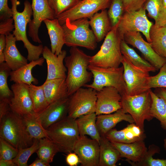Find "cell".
<instances>
[{"label": "cell", "mask_w": 166, "mask_h": 166, "mask_svg": "<svg viewBox=\"0 0 166 166\" xmlns=\"http://www.w3.org/2000/svg\"><path fill=\"white\" fill-rule=\"evenodd\" d=\"M69 53L64 60L67 69L65 81L69 97L90 81L93 77L88 71L91 56L77 47H71Z\"/></svg>", "instance_id": "obj_1"}, {"label": "cell", "mask_w": 166, "mask_h": 166, "mask_svg": "<svg viewBox=\"0 0 166 166\" xmlns=\"http://www.w3.org/2000/svg\"><path fill=\"white\" fill-rule=\"evenodd\" d=\"M11 3L14 29L13 34L17 41H22L24 47L27 51V59L30 61L39 59L42 54L44 47L42 44L35 45L29 40L26 34V27L31 21L33 15L32 5L27 0L24 2V8L22 12H19L17 9V6L20 4L18 0H10Z\"/></svg>", "instance_id": "obj_2"}, {"label": "cell", "mask_w": 166, "mask_h": 166, "mask_svg": "<svg viewBox=\"0 0 166 166\" xmlns=\"http://www.w3.org/2000/svg\"><path fill=\"white\" fill-rule=\"evenodd\" d=\"M0 137L18 149L31 146L34 140L27 132L23 117L11 111L0 120Z\"/></svg>", "instance_id": "obj_3"}, {"label": "cell", "mask_w": 166, "mask_h": 166, "mask_svg": "<svg viewBox=\"0 0 166 166\" xmlns=\"http://www.w3.org/2000/svg\"><path fill=\"white\" fill-rule=\"evenodd\" d=\"M118 24L112 28L104 38L99 50L91 56L90 65L101 68H118L121 63L123 55Z\"/></svg>", "instance_id": "obj_4"}, {"label": "cell", "mask_w": 166, "mask_h": 166, "mask_svg": "<svg viewBox=\"0 0 166 166\" xmlns=\"http://www.w3.org/2000/svg\"><path fill=\"white\" fill-rule=\"evenodd\" d=\"M89 19L83 18L72 21L66 19L62 25L65 36V44L69 47H81L94 50L97 42L89 28Z\"/></svg>", "instance_id": "obj_5"}, {"label": "cell", "mask_w": 166, "mask_h": 166, "mask_svg": "<svg viewBox=\"0 0 166 166\" xmlns=\"http://www.w3.org/2000/svg\"><path fill=\"white\" fill-rule=\"evenodd\" d=\"M48 138L57 146L59 152L73 151L80 137L76 119L67 116L46 129Z\"/></svg>", "instance_id": "obj_6"}, {"label": "cell", "mask_w": 166, "mask_h": 166, "mask_svg": "<svg viewBox=\"0 0 166 166\" xmlns=\"http://www.w3.org/2000/svg\"><path fill=\"white\" fill-rule=\"evenodd\" d=\"M121 96L122 109L132 116L137 125L144 130L145 121H150L153 118L151 113L152 99L149 89L137 95Z\"/></svg>", "instance_id": "obj_7"}, {"label": "cell", "mask_w": 166, "mask_h": 166, "mask_svg": "<svg viewBox=\"0 0 166 166\" xmlns=\"http://www.w3.org/2000/svg\"><path fill=\"white\" fill-rule=\"evenodd\" d=\"M88 69L93 78L92 83L84 85L97 91L105 87H113L117 89L122 96L126 93V86L123 77V66L118 68H101L90 65Z\"/></svg>", "instance_id": "obj_8"}, {"label": "cell", "mask_w": 166, "mask_h": 166, "mask_svg": "<svg viewBox=\"0 0 166 166\" xmlns=\"http://www.w3.org/2000/svg\"><path fill=\"white\" fill-rule=\"evenodd\" d=\"M97 91L81 87L69 97L67 116L76 119L85 114L95 113Z\"/></svg>", "instance_id": "obj_9"}, {"label": "cell", "mask_w": 166, "mask_h": 166, "mask_svg": "<svg viewBox=\"0 0 166 166\" xmlns=\"http://www.w3.org/2000/svg\"><path fill=\"white\" fill-rule=\"evenodd\" d=\"M146 10L142 7L135 11L124 12L117 26L120 36L123 40L124 35L132 31L142 33L147 42L150 43V30L154 24L148 18Z\"/></svg>", "instance_id": "obj_10"}, {"label": "cell", "mask_w": 166, "mask_h": 166, "mask_svg": "<svg viewBox=\"0 0 166 166\" xmlns=\"http://www.w3.org/2000/svg\"><path fill=\"white\" fill-rule=\"evenodd\" d=\"M121 64L124 68L123 77L126 86V93L133 96L149 90V72L136 67L123 56Z\"/></svg>", "instance_id": "obj_11"}, {"label": "cell", "mask_w": 166, "mask_h": 166, "mask_svg": "<svg viewBox=\"0 0 166 166\" xmlns=\"http://www.w3.org/2000/svg\"><path fill=\"white\" fill-rule=\"evenodd\" d=\"M111 0H81L75 6L56 17L62 26L66 19L72 21L79 18L89 19L99 11L110 6Z\"/></svg>", "instance_id": "obj_12"}, {"label": "cell", "mask_w": 166, "mask_h": 166, "mask_svg": "<svg viewBox=\"0 0 166 166\" xmlns=\"http://www.w3.org/2000/svg\"><path fill=\"white\" fill-rule=\"evenodd\" d=\"M31 5L33 18L28 24V35L34 42L41 43L38 31L42 22L46 19H53L56 16L48 0H32Z\"/></svg>", "instance_id": "obj_13"}, {"label": "cell", "mask_w": 166, "mask_h": 166, "mask_svg": "<svg viewBox=\"0 0 166 166\" xmlns=\"http://www.w3.org/2000/svg\"><path fill=\"white\" fill-rule=\"evenodd\" d=\"M123 40L128 44L138 49L144 59L158 70L166 63V59L158 54L151 44L145 41L140 32L132 31L125 33Z\"/></svg>", "instance_id": "obj_14"}, {"label": "cell", "mask_w": 166, "mask_h": 166, "mask_svg": "<svg viewBox=\"0 0 166 166\" xmlns=\"http://www.w3.org/2000/svg\"><path fill=\"white\" fill-rule=\"evenodd\" d=\"M73 151L78 156L82 166H99L100 145L95 140L80 136Z\"/></svg>", "instance_id": "obj_15"}, {"label": "cell", "mask_w": 166, "mask_h": 166, "mask_svg": "<svg viewBox=\"0 0 166 166\" xmlns=\"http://www.w3.org/2000/svg\"><path fill=\"white\" fill-rule=\"evenodd\" d=\"M122 96L113 87H105L97 91L95 113L97 115L113 113L122 109Z\"/></svg>", "instance_id": "obj_16"}, {"label": "cell", "mask_w": 166, "mask_h": 166, "mask_svg": "<svg viewBox=\"0 0 166 166\" xmlns=\"http://www.w3.org/2000/svg\"><path fill=\"white\" fill-rule=\"evenodd\" d=\"M13 96L10 105L12 112L22 116L34 113L29 93V85L14 83L10 87Z\"/></svg>", "instance_id": "obj_17"}, {"label": "cell", "mask_w": 166, "mask_h": 166, "mask_svg": "<svg viewBox=\"0 0 166 166\" xmlns=\"http://www.w3.org/2000/svg\"><path fill=\"white\" fill-rule=\"evenodd\" d=\"M69 97L49 104L36 116L46 129L68 115Z\"/></svg>", "instance_id": "obj_18"}, {"label": "cell", "mask_w": 166, "mask_h": 166, "mask_svg": "<svg viewBox=\"0 0 166 166\" xmlns=\"http://www.w3.org/2000/svg\"><path fill=\"white\" fill-rule=\"evenodd\" d=\"M42 54L47 65V73L45 81L57 78L65 79L67 69L63 63V61L66 57V51L62 50L57 55L53 53L47 46H45Z\"/></svg>", "instance_id": "obj_19"}, {"label": "cell", "mask_w": 166, "mask_h": 166, "mask_svg": "<svg viewBox=\"0 0 166 166\" xmlns=\"http://www.w3.org/2000/svg\"><path fill=\"white\" fill-rule=\"evenodd\" d=\"M144 131L135 123L128 124L123 129L113 128L105 135L110 142L130 143L144 140L146 137Z\"/></svg>", "instance_id": "obj_20"}, {"label": "cell", "mask_w": 166, "mask_h": 166, "mask_svg": "<svg viewBox=\"0 0 166 166\" xmlns=\"http://www.w3.org/2000/svg\"><path fill=\"white\" fill-rule=\"evenodd\" d=\"M111 142L119 152L121 158H125L130 164L140 161L148 149L143 140L130 143Z\"/></svg>", "instance_id": "obj_21"}, {"label": "cell", "mask_w": 166, "mask_h": 166, "mask_svg": "<svg viewBox=\"0 0 166 166\" xmlns=\"http://www.w3.org/2000/svg\"><path fill=\"white\" fill-rule=\"evenodd\" d=\"M123 121L130 124L134 123L132 116L121 109L111 113L97 115L96 125L101 136L105 135L117 124Z\"/></svg>", "instance_id": "obj_22"}, {"label": "cell", "mask_w": 166, "mask_h": 166, "mask_svg": "<svg viewBox=\"0 0 166 166\" xmlns=\"http://www.w3.org/2000/svg\"><path fill=\"white\" fill-rule=\"evenodd\" d=\"M6 45L4 51L5 62L12 71L15 70L28 63V59L18 50L16 44L17 41L13 34L6 36Z\"/></svg>", "instance_id": "obj_23"}, {"label": "cell", "mask_w": 166, "mask_h": 166, "mask_svg": "<svg viewBox=\"0 0 166 166\" xmlns=\"http://www.w3.org/2000/svg\"><path fill=\"white\" fill-rule=\"evenodd\" d=\"M48 30L51 43V50L56 55H58L62 51L65 44V36L63 29L58 19H46L43 21Z\"/></svg>", "instance_id": "obj_24"}, {"label": "cell", "mask_w": 166, "mask_h": 166, "mask_svg": "<svg viewBox=\"0 0 166 166\" xmlns=\"http://www.w3.org/2000/svg\"><path fill=\"white\" fill-rule=\"evenodd\" d=\"M42 85L49 105L69 97L65 79L57 78L45 81Z\"/></svg>", "instance_id": "obj_25"}, {"label": "cell", "mask_w": 166, "mask_h": 166, "mask_svg": "<svg viewBox=\"0 0 166 166\" xmlns=\"http://www.w3.org/2000/svg\"><path fill=\"white\" fill-rule=\"evenodd\" d=\"M89 19V25L97 42L101 41L112 28L107 10L96 13Z\"/></svg>", "instance_id": "obj_26"}, {"label": "cell", "mask_w": 166, "mask_h": 166, "mask_svg": "<svg viewBox=\"0 0 166 166\" xmlns=\"http://www.w3.org/2000/svg\"><path fill=\"white\" fill-rule=\"evenodd\" d=\"M44 60L43 57H41L38 60L30 61L29 63L15 70L11 71L10 75V81L29 85L32 83L37 85L38 81L33 76L32 70L33 68L37 65L42 66Z\"/></svg>", "instance_id": "obj_27"}, {"label": "cell", "mask_w": 166, "mask_h": 166, "mask_svg": "<svg viewBox=\"0 0 166 166\" xmlns=\"http://www.w3.org/2000/svg\"><path fill=\"white\" fill-rule=\"evenodd\" d=\"M99 166H115L121 158L119 151L105 135L101 136L99 142Z\"/></svg>", "instance_id": "obj_28"}, {"label": "cell", "mask_w": 166, "mask_h": 166, "mask_svg": "<svg viewBox=\"0 0 166 166\" xmlns=\"http://www.w3.org/2000/svg\"><path fill=\"white\" fill-rule=\"evenodd\" d=\"M95 113L81 116L76 119L80 136L88 135L99 143L101 135L96 125Z\"/></svg>", "instance_id": "obj_29"}, {"label": "cell", "mask_w": 166, "mask_h": 166, "mask_svg": "<svg viewBox=\"0 0 166 166\" xmlns=\"http://www.w3.org/2000/svg\"><path fill=\"white\" fill-rule=\"evenodd\" d=\"M149 36L153 50L166 59V26H158L154 24L150 29Z\"/></svg>", "instance_id": "obj_30"}, {"label": "cell", "mask_w": 166, "mask_h": 166, "mask_svg": "<svg viewBox=\"0 0 166 166\" xmlns=\"http://www.w3.org/2000/svg\"><path fill=\"white\" fill-rule=\"evenodd\" d=\"M121 52L124 57L135 66L148 72H154L157 69L150 63L140 56L124 40L120 43Z\"/></svg>", "instance_id": "obj_31"}, {"label": "cell", "mask_w": 166, "mask_h": 166, "mask_svg": "<svg viewBox=\"0 0 166 166\" xmlns=\"http://www.w3.org/2000/svg\"><path fill=\"white\" fill-rule=\"evenodd\" d=\"M143 7L148 12V16L158 26H166V12L163 0H147Z\"/></svg>", "instance_id": "obj_32"}, {"label": "cell", "mask_w": 166, "mask_h": 166, "mask_svg": "<svg viewBox=\"0 0 166 166\" xmlns=\"http://www.w3.org/2000/svg\"><path fill=\"white\" fill-rule=\"evenodd\" d=\"M23 117L27 132L33 140L48 137L46 129L42 126L35 113Z\"/></svg>", "instance_id": "obj_33"}, {"label": "cell", "mask_w": 166, "mask_h": 166, "mask_svg": "<svg viewBox=\"0 0 166 166\" xmlns=\"http://www.w3.org/2000/svg\"><path fill=\"white\" fill-rule=\"evenodd\" d=\"M149 91L152 99L151 115L160 122L161 127L166 130V101L158 97L151 89Z\"/></svg>", "instance_id": "obj_34"}, {"label": "cell", "mask_w": 166, "mask_h": 166, "mask_svg": "<svg viewBox=\"0 0 166 166\" xmlns=\"http://www.w3.org/2000/svg\"><path fill=\"white\" fill-rule=\"evenodd\" d=\"M29 90L34 111L36 114H38L49 105L45 97L42 85L36 86L32 84L29 85Z\"/></svg>", "instance_id": "obj_35"}, {"label": "cell", "mask_w": 166, "mask_h": 166, "mask_svg": "<svg viewBox=\"0 0 166 166\" xmlns=\"http://www.w3.org/2000/svg\"><path fill=\"white\" fill-rule=\"evenodd\" d=\"M58 152L57 146L49 138L39 139V146L36 152L38 158L50 164Z\"/></svg>", "instance_id": "obj_36"}, {"label": "cell", "mask_w": 166, "mask_h": 166, "mask_svg": "<svg viewBox=\"0 0 166 166\" xmlns=\"http://www.w3.org/2000/svg\"><path fill=\"white\" fill-rule=\"evenodd\" d=\"M11 71L5 62L0 63V100L9 102L13 96V93L8 87L7 80Z\"/></svg>", "instance_id": "obj_37"}, {"label": "cell", "mask_w": 166, "mask_h": 166, "mask_svg": "<svg viewBox=\"0 0 166 166\" xmlns=\"http://www.w3.org/2000/svg\"><path fill=\"white\" fill-rule=\"evenodd\" d=\"M160 152L159 147L154 144L150 145L140 161L130 164L133 166H166V159H156L153 157L155 154L159 153Z\"/></svg>", "instance_id": "obj_38"}, {"label": "cell", "mask_w": 166, "mask_h": 166, "mask_svg": "<svg viewBox=\"0 0 166 166\" xmlns=\"http://www.w3.org/2000/svg\"><path fill=\"white\" fill-rule=\"evenodd\" d=\"M39 146V140L35 139L30 146L18 149L16 156L12 160L16 166H27V162L31 156L36 152Z\"/></svg>", "instance_id": "obj_39"}, {"label": "cell", "mask_w": 166, "mask_h": 166, "mask_svg": "<svg viewBox=\"0 0 166 166\" xmlns=\"http://www.w3.org/2000/svg\"><path fill=\"white\" fill-rule=\"evenodd\" d=\"M124 12L122 0H111L107 13L112 28L118 24Z\"/></svg>", "instance_id": "obj_40"}, {"label": "cell", "mask_w": 166, "mask_h": 166, "mask_svg": "<svg viewBox=\"0 0 166 166\" xmlns=\"http://www.w3.org/2000/svg\"><path fill=\"white\" fill-rule=\"evenodd\" d=\"M81 0H48L56 17L76 6Z\"/></svg>", "instance_id": "obj_41"}, {"label": "cell", "mask_w": 166, "mask_h": 166, "mask_svg": "<svg viewBox=\"0 0 166 166\" xmlns=\"http://www.w3.org/2000/svg\"><path fill=\"white\" fill-rule=\"evenodd\" d=\"M156 75L149 77L148 87L149 89L152 88H166V63L160 69Z\"/></svg>", "instance_id": "obj_42"}, {"label": "cell", "mask_w": 166, "mask_h": 166, "mask_svg": "<svg viewBox=\"0 0 166 166\" xmlns=\"http://www.w3.org/2000/svg\"><path fill=\"white\" fill-rule=\"evenodd\" d=\"M18 149L0 137V159L12 160L17 155Z\"/></svg>", "instance_id": "obj_43"}, {"label": "cell", "mask_w": 166, "mask_h": 166, "mask_svg": "<svg viewBox=\"0 0 166 166\" xmlns=\"http://www.w3.org/2000/svg\"><path fill=\"white\" fill-rule=\"evenodd\" d=\"M124 12L136 11L142 7L147 0H122Z\"/></svg>", "instance_id": "obj_44"}, {"label": "cell", "mask_w": 166, "mask_h": 166, "mask_svg": "<svg viewBox=\"0 0 166 166\" xmlns=\"http://www.w3.org/2000/svg\"><path fill=\"white\" fill-rule=\"evenodd\" d=\"M14 19L11 18L0 21V34L6 36L8 35L14 29Z\"/></svg>", "instance_id": "obj_45"}, {"label": "cell", "mask_w": 166, "mask_h": 166, "mask_svg": "<svg viewBox=\"0 0 166 166\" xmlns=\"http://www.w3.org/2000/svg\"><path fill=\"white\" fill-rule=\"evenodd\" d=\"M8 0H0V21L12 18L13 13L11 8L8 5Z\"/></svg>", "instance_id": "obj_46"}, {"label": "cell", "mask_w": 166, "mask_h": 166, "mask_svg": "<svg viewBox=\"0 0 166 166\" xmlns=\"http://www.w3.org/2000/svg\"><path fill=\"white\" fill-rule=\"evenodd\" d=\"M65 161L67 164L69 166H77L80 163L78 156L74 152L67 154L65 158Z\"/></svg>", "instance_id": "obj_47"}, {"label": "cell", "mask_w": 166, "mask_h": 166, "mask_svg": "<svg viewBox=\"0 0 166 166\" xmlns=\"http://www.w3.org/2000/svg\"><path fill=\"white\" fill-rule=\"evenodd\" d=\"M11 110L10 102L3 100H0V120Z\"/></svg>", "instance_id": "obj_48"}, {"label": "cell", "mask_w": 166, "mask_h": 166, "mask_svg": "<svg viewBox=\"0 0 166 166\" xmlns=\"http://www.w3.org/2000/svg\"><path fill=\"white\" fill-rule=\"evenodd\" d=\"M6 45V36L4 34L0 35V63L5 61L4 51Z\"/></svg>", "instance_id": "obj_49"}, {"label": "cell", "mask_w": 166, "mask_h": 166, "mask_svg": "<svg viewBox=\"0 0 166 166\" xmlns=\"http://www.w3.org/2000/svg\"><path fill=\"white\" fill-rule=\"evenodd\" d=\"M154 93L159 97L162 98L166 101V88H156Z\"/></svg>", "instance_id": "obj_50"}, {"label": "cell", "mask_w": 166, "mask_h": 166, "mask_svg": "<svg viewBox=\"0 0 166 166\" xmlns=\"http://www.w3.org/2000/svg\"><path fill=\"white\" fill-rule=\"evenodd\" d=\"M49 164L48 163L42 160L39 158L36 159L29 166H49Z\"/></svg>", "instance_id": "obj_51"}, {"label": "cell", "mask_w": 166, "mask_h": 166, "mask_svg": "<svg viewBox=\"0 0 166 166\" xmlns=\"http://www.w3.org/2000/svg\"><path fill=\"white\" fill-rule=\"evenodd\" d=\"M0 166H16L12 160H3L0 159Z\"/></svg>", "instance_id": "obj_52"}, {"label": "cell", "mask_w": 166, "mask_h": 166, "mask_svg": "<svg viewBox=\"0 0 166 166\" xmlns=\"http://www.w3.org/2000/svg\"><path fill=\"white\" fill-rule=\"evenodd\" d=\"M164 149L166 150V136L164 139Z\"/></svg>", "instance_id": "obj_53"}, {"label": "cell", "mask_w": 166, "mask_h": 166, "mask_svg": "<svg viewBox=\"0 0 166 166\" xmlns=\"http://www.w3.org/2000/svg\"><path fill=\"white\" fill-rule=\"evenodd\" d=\"M163 5L165 8L166 7V0H163Z\"/></svg>", "instance_id": "obj_54"}, {"label": "cell", "mask_w": 166, "mask_h": 166, "mask_svg": "<svg viewBox=\"0 0 166 166\" xmlns=\"http://www.w3.org/2000/svg\"><path fill=\"white\" fill-rule=\"evenodd\" d=\"M165 10H166V7H165Z\"/></svg>", "instance_id": "obj_55"}]
</instances>
